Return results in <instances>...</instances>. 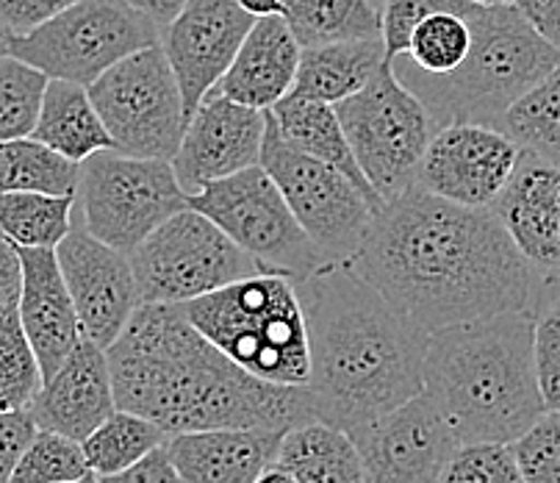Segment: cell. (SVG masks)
Instances as JSON below:
<instances>
[{"label":"cell","instance_id":"obj_1","mask_svg":"<svg viewBox=\"0 0 560 483\" xmlns=\"http://www.w3.org/2000/svg\"><path fill=\"white\" fill-rule=\"evenodd\" d=\"M347 267L428 334L533 311L547 284L494 211L450 204L417 181L372 217Z\"/></svg>","mask_w":560,"mask_h":483},{"label":"cell","instance_id":"obj_2","mask_svg":"<svg viewBox=\"0 0 560 483\" xmlns=\"http://www.w3.org/2000/svg\"><path fill=\"white\" fill-rule=\"evenodd\" d=\"M106 356L117 409L148 417L167 436L214 428L287 434L316 419L308 389L238 367L178 303H139Z\"/></svg>","mask_w":560,"mask_h":483},{"label":"cell","instance_id":"obj_3","mask_svg":"<svg viewBox=\"0 0 560 483\" xmlns=\"http://www.w3.org/2000/svg\"><path fill=\"white\" fill-rule=\"evenodd\" d=\"M308 331L305 389L319 423L355 436L424 389L430 334L347 264L294 280Z\"/></svg>","mask_w":560,"mask_h":483},{"label":"cell","instance_id":"obj_4","mask_svg":"<svg viewBox=\"0 0 560 483\" xmlns=\"http://www.w3.org/2000/svg\"><path fill=\"white\" fill-rule=\"evenodd\" d=\"M424 394L460 445L516 441L544 412L533 353V311H505L433 331Z\"/></svg>","mask_w":560,"mask_h":483},{"label":"cell","instance_id":"obj_5","mask_svg":"<svg viewBox=\"0 0 560 483\" xmlns=\"http://www.w3.org/2000/svg\"><path fill=\"white\" fill-rule=\"evenodd\" d=\"M471 48L447 76H428L394 56L392 70L433 114L435 126L480 123L500 128L508 108L560 65V50L508 7H471Z\"/></svg>","mask_w":560,"mask_h":483},{"label":"cell","instance_id":"obj_6","mask_svg":"<svg viewBox=\"0 0 560 483\" xmlns=\"http://www.w3.org/2000/svg\"><path fill=\"white\" fill-rule=\"evenodd\" d=\"M186 320L253 376L305 387L311 376L308 331L294 280L256 273L178 303Z\"/></svg>","mask_w":560,"mask_h":483},{"label":"cell","instance_id":"obj_7","mask_svg":"<svg viewBox=\"0 0 560 483\" xmlns=\"http://www.w3.org/2000/svg\"><path fill=\"white\" fill-rule=\"evenodd\" d=\"M184 209H189V195L180 189L173 161L137 159L106 148L78 164V226L117 251L133 253Z\"/></svg>","mask_w":560,"mask_h":483},{"label":"cell","instance_id":"obj_8","mask_svg":"<svg viewBox=\"0 0 560 483\" xmlns=\"http://www.w3.org/2000/svg\"><path fill=\"white\" fill-rule=\"evenodd\" d=\"M162 43V28L128 0H78L54 20L12 36L9 54L48 78L90 87L108 67Z\"/></svg>","mask_w":560,"mask_h":483},{"label":"cell","instance_id":"obj_9","mask_svg":"<svg viewBox=\"0 0 560 483\" xmlns=\"http://www.w3.org/2000/svg\"><path fill=\"white\" fill-rule=\"evenodd\" d=\"M358 168L383 200H392L417 181L419 161L435 137L433 114L383 61L370 84L336 103Z\"/></svg>","mask_w":560,"mask_h":483},{"label":"cell","instance_id":"obj_10","mask_svg":"<svg viewBox=\"0 0 560 483\" xmlns=\"http://www.w3.org/2000/svg\"><path fill=\"white\" fill-rule=\"evenodd\" d=\"M189 209L217 222L261 273L300 280L330 264L261 164L206 184L189 195Z\"/></svg>","mask_w":560,"mask_h":483},{"label":"cell","instance_id":"obj_11","mask_svg":"<svg viewBox=\"0 0 560 483\" xmlns=\"http://www.w3.org/2000/svg\"><path fill=\"white\" fill-rule=\"evenodd\" d=\"M114 150L173 161L186 131L184 95L162 45L137 50L86 87Z\"/></svg>","mask_w":560,"mask_h":483},{"label":"cell","instance_id":"obj_12","mask_svg":"<svg viewBox=\"0 0 560 483\" xmlns=\"http://www.w3.org/2000/svg\"><path fill=\"white\" fill-rule=\"evenodd\" d=\"M261 168L272 175L303 231L330 264H347L364 242L375 217L370 197L339 168L294 148L267 117Z\"/></svg>","mask_w":560,"mask_h":483},{"label":"cell","instance_id":"obj_13","mask_svg":"<svg viewBox=\"0 0 560 483\" xmlns=\"http://www.w3.org/2000/svg\"><path fill=\"white\" fill-rule=\"evenodd\" d=\"M128 258L142 303H186L261 273L217 222L195 209L164 220Z\"/></svg>","mask_w":560,"mask_h":483},{"label":"cell","instance_id":"obj_14","mask_svg":"<svg viewBox=\"0 0 560 483\" xmlns=\"http://www.w3.org/2000/svg\"><path fill=\"white\" fill-rule=\"evenodd\" d=\"M366 483H442L460 439L424 392L352 436Z\"/></svg>","mask_w":560,"mask_h":483},{"label":"cell","instance_id":"obj_15","mask_svg":"<svg viewBox=\"0 0 560 483\" xmlns=\"http://www.w3.org/2000/svg\"><path fill=\"white\" fill-rule=\"evenodd\" d=\"M518 148L505 131L453 123L435 131L417 170V184L450 204L489 209L516 168Z\"/></svg>","mask_w":560,"mask_h":483},{"label":"cell","instance_id":"obj_16","mask_svg":"<svg viewBox=\"0 0 560 483\" xmlns=\"http://www.w3.org/2000/svg\"><path fill=\"white\" fill-rule=\"evenodd\" d=\"M56 256L75 303L81 334L108 350L142 303L131 258L92 237L84 226H72L56 248Z\"/></svg>","mask_w":560,"mask_h":483},{"label":"cell","instance_id":"obj_17","mask_svg":"<svg viewBox=\"0 0 560 483\" xmlns=\"http://www.w3.org/2000/svg\"><path fill=\"white\" fill-rule=\"evenodd\" d=\"M256 18L236 0H186L162 28V48L178 78L186 119L220 84Z\"/></svg>","mask_w":560,"mask_h":483},{"label":"cell","instance_id":"obj_18","mask_svg":"<svg viewBox=\"0 0 560 483\" xmlns=\"http://www.w3.org/2000/svg\"><path fill=\"white\" fill-rule=\"evenodd\" d=\"M267 117L269 108L242 106L211 90L186 123L178 153L173 156L180 189L195 195L211 181L261 164Z\"/></svg>","mask_w":560,"mask_h":483},{"label":"cell","instance_id":"obj_19","mask_svg":"<svg viewBox=\"0 0 560 483\" xmlns=\"http://www.w3.org/2000/svg\"><path fill=\"white\" fill-rule=\"evenodd\" d=\"M513 245L544 278H560V168L522 150L511 179L489 206Z\"/></svg>","mask_w":560,"mask_h":483},{"label":"cell","instance_id":"obj_20","mask_svg":"<svg viewBox=\"0 0 560 483\" xmlns=\"http://www.w3.org/2000/svg\"><path fill=\"white\" fill-rule=\"evenodd\" d=\"M114 409L117 400L106 350L81 336L59 370L45 378L28 412L34 414L36 428L84 441Z\"/></svg>","mask_w":560,"mask_h":483},{"label":"cell","instance_id":"obj_21","mask_svg":"<svg viewBox=\"0 0 560 483\" xmlns=\"http://www.w3.org/2000/svg\"><path fill=\"white\" fill-rule=\"evenodd\" d=\"M18 251L23 262V289L18 303L20 322L34 347L43 378H50L84 334L54 248H18Z\"/></svg>","mask_w":560,"mask_h":483},{"label":"cell","instance_id":"obj_22","mask_svg":"<svg viewBox=\"0 0 560 483\" xmlns=\"http://www.w3.org/2000/svg\"><path fill=\"white\" fill-rule=\"evenodd\" d=\"M283 430L214 428L173 434L167 453L184 483H256L278 464Z\"/></svg>","mask_w":560,"mask_h":483},{"label":"cell","instance_id":"obj_23","mask_svg":"<svg viewBox=\"0 0 560 483\" xmlns=\"http://www.w3.org/2000/svg\"><path fill=\"white\" fill-rule=\"evenodd\" d=\"M300 54L303 48L283 14L258 18L214 90L242 106L267 112L292 92Z\"/></svg>","mask_w":560,"mask_h":483},{"label":"cell","instance_id":"obj_24","mask_svg":"<svg viewBox=\"0 0 560 483\" xmlns=\"http://www.w3.org/2000/svg\"><path fill=\"white\" fill-rule=\"evenodd\" d=\"M269 112H272L280 134H283L294 148H300L303 153L339 168L358 189L370 197V204L375 206V215L383 209L386 200H383L375 192V186L366 181L364 170L358 168L355 156H352L350 150V142H347L345 128H341L339 114H336V108L330 106V103L287 95L283 101L275 103Z\"/></svg>","mask_w":560,"mask_h":483},{"label":"cell","instance_id":"obj_25","mask_svg":"<svg viewBox=\"0 0 560 483\" xmlns=\"http://www.w3.org/2000/svg\"><path fill=\"white\" fill-rule=\"evenodd\" d=\"M383 61H386V48L381 36L303 48L298 78L289 95L336 106L345 97L364 90Z\"/></svg>","mask_w":560,"mask_h":483},{"label":"cell","instance_id":"obj_26","mask_svg":"<svg viewBox=\"0 0 560 483\" xmlns=\"http://www.w3.org/2000/svg\"><path fill=\"white\" fill-rule=\"evenodd\" d=\"M31 139L48 145L50 150L75 164L86 161L97 150L114 148L86 87L61 78H50L45 87L43 108Z\"/></svg>","mask_w":560,"mask_h":483},{"label":"cell","instance_id":"obj_27","mask_svg":"<svg viewBox=\"0 0 560 483\" xmlns=\"http://www.w3.org/2000/svg\"><path fill=\"white\" fill-rule=\"evenodd\" d=\"M278 467L292 472L298 483H366L352 436L319 419L283 434Z\"/></svg>","mask_w":560,"mask_h":483},{"label":"cell","instance_id":"obj_28","mask_svg":"<svg viewBox=\"0 0 560 483\" xmlns=\"http://www.w3.org/2000/svg\"><path fill=\"white\" fill-rule=\"evenodd\" d=\"M280 7L300 48L381 36V12L372 0H280Z\"/></svg>","mask_w":560,"mask_h":483},{"label":"cell","instance_id":"obj_29","mask_svg":"<svg viewBox=\"0 0 560 483\" xmlns=\"http://www.w3.org/2000/svg\"><path fill=\"white\" fill-rule=\"evenodd\" d=\"M75 226V195L3 192L0 233L18 248H59Z\"/></svg>","mask_w":560,"mask_h":483},{"label":"cell","instance_id":"obj_30","mask_svg":"<svg viewBox=\"0 0 560 483\" xmlns=\"http://www.w3.org/2000/svg\"><path fill=\"white\" fill-rule=\"evenodd\" d=\"M170 436L164 434L155 423L148 417L126 412V409H114L84 441L86 464L97 478L117 475V472L128 470V467L139 464L148 459L153 450L164 448Z\"/></svg>","mask_w":560,"mask_h":483},{"label":"cell","instance_id":"obj_31","mask_svg":"<svg viewBox=\"0 0 560 483\" xmlns=\"http://www.w3.org/2000/svg\"><path fill=\"white\" fill-rule=\"evenodd\" d=\"M500 131L560 168V65L508 108Z\"/></svg>","mask_w":560,"mask_h":483},{"label":"cell","instance_id":"obj_32","mask_svg":"<svg viewBox=\"0 0 560 483\" xmlns=\"http://www.w3.org/2000/svg\"><path fill=\"white\" fill-rule=\"evenodd\" d=\"M78 164L48 145L23 137L0 142V195L3 192H50L75 195Z\"/></svg>","mask_w":560,"mask_h":483},{"label":"cell","instance_id":"obj_33","mask_svg":"<svg viewBox=\"0 0 560 483\" xmlns=\"http://www.w3.org/2000/svg\"><path fill=\"white\" fill-rule=\"evenodd\" d=\"M475 7V3H471ZM433 12L413 28L408 39L406 54H399L411 67L428 76H447L460 61L466 59L471 48V25L466 14L471 12Z\"/></svg>","mask_w":560,"mask_h":483},{"label":"cell","instance_id":"obj_34","mask_svg":"<svg viewBox=\"0 0 560 483\" xmlns=\"http://www.w3.org/2000/svg\"><path fill=\"white\" fill-rule=\"evenodd\" d=\"M45 378L25 336L20 311L0 314V412H20L34 403Z\"/></svg>","mask_w":560,"mask_h":483},{"label":"cell","instance_id":"obj_35","mask_svg":"<svg viewBox=\"0 0 560 483\" xmlns=\"http://www.w3.org/2000/svg\"><path fill=\"white\" fill-rule=\"evenodd\" d=\"M50 78L28 61L0 56V142L31 137Z\"/></svg>","mask_w":560,"mask_h":483},{"label":"cell","instance_id":"obj_36","mask_svg":"<svg viewBox=\"0 0 560 483\" xmlns=\"http://www.w3.org/2000/svg\"><path fill=\"white\" fill-rule=\"evenodd\" d=\"M90 472L81 441L56 434V430L36 428L9 483H72Z\"/></svg>","mask_w":560,"mask_h":483},{"label":"cell","instance_id":"obj_37","mask_svg":"<svg viewBox=\"0 0 560 483\" xmlns=\"http://www.w3.org/2000/svg\"><path fill=\"white\" fill-rule=\"evenodd\" d=\"M533 353L544 403L560 412V278H549L533 309Z\"/></svg>","mask_w":560,"mask_h":483},{"label":"cell","instance_id":"obj_38","mask_svg":"<svg viewBox=\"0 0 560 483\" xmlns=\"http://www.w3.org/2000/svg\"><path fill=\"white\" fill-rule=\"evenodd\" d=\"M442 483H527L511 445L471 441L455 450Z\"/></svg>","mask_w":560,"mask_h":483},{"label":"cell","instance_id":"obj_39","mask_svg":"<svg viewBox=\"0 0 560 483\" xmlns=\"http://www.w3.org/2000/svg\"><path fill=\"white\" fill-rule=\"evenodd\" d=\"M527 483H560V412H547L511 441Z\"/></svg>","mask_w":560,"mask_h":483},{"label":"cell","instance_id":"obj_40","mask_svg":"<svg viewBox=\"0 0 560 483\" xmlns=\"http://www.w3.org/2000/svg\"><path fill=\"white\" fill-rule=\"evenodd\" d=\"M469 0H383L381 7V39L386 59L406 54L413 28L433 12H466Z\"/></svg>","mask_w":560,"mask_h":483},{"label":"cell","instance_id":"obj_41","mask_svg":"<svg viewBox=\"0 0 560 483\" xmlns=\"http://www.w3.org/2000/svg\"><path fill=\"white\" fill-rule=\"evenodd\" d=\"M36 434V419L28 409L0 412V483H9L20 456Z\"/></svg>","mask_w":560,"mask_h":483},{"label":"cell","instance_id":"obj_42","mask_svg":"<svg viewBox=\"0 0 560 483\" xmlns=\"http://www.w3.org/2000/svg\"><path fill=\"white\" fill-rule=\"evenodd\" d=\"M78 0H0V23L12 36H23L54 20Z\"/></svg>","mask_w":560,"mask_h":483},{"label":"cell","instance_id":"obj_43","mask_svg":"<svg viewBox=\"0 0 560 483\" xmlns=\"http://www.w3.org/2000/svg\"><path fill=\"white\" fill-rule=\"evenodd\" d=\"M97 483H184L178 470H175L173 459H170L167 448H159L142 459L139 464L128 467V470L117 472V475H103Z\"/></svg>","mask_w":560,"mask_h":483},{"label":"cell","instance_id":"obj_44","mask_svg":"<svg viewBox=\"0 0 560 483\" xmlns=\"http://www.w3.org/2000/svg\"><path fill=\"white\" fill-rule=\"evenodd\" d=\"M23 289V262L14 242L0 233V314L18 309Z\"/></svg>","mask_w":560,"mask_h":483},{"label":"cell","instance_id":"obj_45","mask_svg":"<svg viewBox=\"0 0 560 483\" xmlns=\"http://www.w3.org/2000/svg\"><path fill=\"white\" fill-rule=\"evenodd\" d=\"M516 9L552 48L560 50V0H516Z\"/></svg>","mask_w":560,"mask_h":483},{"label":"cell","instance_id":"obj_46","mask_svg":"<svg viewBox=\"0 0 560 483\" xmlns=\"http://www.w3.org/2000/svg\"><path fill=\"white\" fill-rule=\"evenodd\" d=\"M128 3H133L137 9H142L144 14H150V18L155 20V25H159V28H164V25H167L170 20L180 12V9H184L186 0H128Z\"/></svg>","mask_w":560,"mask_h":483},{"label":"cell","instance_id":"obj_47","mask_svg":"<svg viewBox=\"0 0 560 483\" xmlns=\"http://www.w3.org/2000/svg\"><path fill=\"white\" fill-rule=\"evenodd\" d=\"M238 7L245 9L247 14H253V18H272V14H280L283 12V7H280V0H236Z\"/></svg>","mask_w":560,"mask_h":483},{"label":"cell","instance_id":"obj_48","mask_svg":"<svg viewBox=\"0 0 560 483\" xmlns=\"http://www.w3.org/2000/svg\"><path fill=\"white\" fill-rule=\"evenodd\" d=\"M256 483H298V478L292 475L289 470H283V467H269V470H264L261 475H258Z\"/></svg>","mask_w":560,"mask_h":483},{"label":"cell","instance_id":"obj_49","mask_svg":"<svg viewBox=\"0 0 560 483\" xmlns=\"http://www.w3.org/2000/svg\"><path fill=\"white\" fill-rule=\"evenodd\" d=\"M9 43H12V34L7 31V25L0 23V56L9 54Z\"/></svg>","mask_w":560,"mask_h":483},{"label":"cell","instance_id":"obj_50","mask_svg":"<svg viewBox=\"0 0 560 483\" xmlns=\"http://www.w3.org/2000/svg\"><path fill=\"white\" fill-rule=\"evenodd\" d=\"M469 3H477V7H508V3H516V0H469Z\"/></svg>","mask_w":560,"mask_h":483},{"label":"cell","instance_id":"obj_51","mask_svg":"<svg viewBox=\"0 0 560 483\" xmlns=\"http://www.w3.org/2000/svg\"><path fill=\"white\" fill-rule=\"evenodd\" d=\"M72 483H97V475H95V472H90L86 478H81V481H72Z\"/></svg>","mask_w":560,"mask_h":483},{"label":"cell","instance_id":"obj_52","mask_svg":"<svg viewBox=\"0 0 560 483\" xmlns=\"http://www.w3.org/2000/svg\"><path fill=\"white\" fill-rule=\"evenodd\" d=\"M372 7L377 9V12H381V7H383V0H372Z\"/></svg>","mask_w":560,"mask_h":483}]
</instances>
